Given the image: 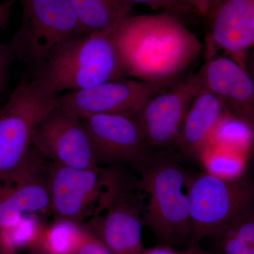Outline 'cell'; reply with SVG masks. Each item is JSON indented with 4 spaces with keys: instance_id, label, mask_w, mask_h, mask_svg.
Instances as JSON below:
<instances>
[{
    "instance_id": "cell-1",
    "label": "cell",
    "mask_w": 254,
    "mask_h": 254,
    "mask_svg": "<svg viewBox=\"0 0 254 254\" xmlns=\"http://www.w3.org/2000/svg\"><path fill=\"white\" fill-rule=\"evenodd\" d=\"M124 74L170 86L202 51L198 38L177 15L127 17L110 34Z\"/></svg>"
},
{
    "instance_id": "cell-2",
    "label": "cell",
    "mask_w": 254,
    "mask_h": 254,
    "mask_svg": "<svg viewBox=\"0 0 254 254\" xmlns=\"http://www.w3.org/2000/svg\"><path fill=\"white\" fill-rule=\"evenodd\" d=\"M57 93L32 78L20 82L0 107V183L36 171L33 138L37 127L57 108Z\"/></svg>"
},
{
    "instance_id": "cell-3",
    "label": "cell",
    "mask_w": 254,
    "mask_h": 254,
    "mask_svg": "<svg viewBox=\"0 0 254 254\" xmlns=\"http://www.w3.org/2000/svg\"><path fill=\"white\" fill-rule=\"evenodd\" d=\"M138 187L148 198L143 212L144 226L160 245L180 246L190 236V175L175 160L152 153L139 169Z\"/></svg>"
},
{
    "instance_id": "cell-4",
    "label": "cell",
    "mask_w": 254,
    "mask_h": 254,
    "mask_svg": "<svg viewBox=\"0 0 254 254\" xmlns=\"http://www.w3.org/2000/svg\"><path fill=\"white\" fill-rule=\"evenodd\" d=\"M111 33H91L66 42L33 68V79L57 94L119 79L124 73Z\"/></svg>"
},
{
    "instance_id": "cell-5",
    "label": "cell",
    "mask_w": 254,
    "mask_h": 254,
    "mask_svg": "<svg viewBox=\"0 0 254 254\" xmlns=\"http://www.w3.org/2000/svg\"><path fill=\"white\" fill-rule=\"evenodd\" d=\"M142 193L118 169H107L103 193L91 218L81 222L115 254H142L144 227Z\"/></svg>"
},
{
    "instance_id": "cell-6",
    "label": "cell",
    "mask_w": 254,
    "mask_h": 254,
    "mask_svg": "<svg viewBox=\"0 0 254 254\" xmlns=\"http://www.w3.org/2000/svg\"><path fill=\"white\" fill-rule=\"evenodd\" d=\"M187 193L191 245H198L203 237H218L254 213V186L241 177L222 179L207 173L190 175Z\"/></svg>"
},
{
    "instance_id": "cell-7",
    "label": "cell",
    "mask_w": 254,
    "mask_h": 254,
    "mask_svg": "<svg viewBox=\"0 0 254 254\" xmlns=\"http://www.w3.org/2000/svg\"><path fill=\"white\" fill-rule=\"evenodd\" d=\"M22 23L8 44L16 60L33 68L58 48L86 36L70 0H20Z\"/></svg>"
},
{
    "instance_id": "cell-8",
    "label": "cell",
    "mask_w": 254,
    "mask_h": 254,
    "mask_svg": "<svg viewBox=\"0 0 254 254\" xmlns=\"http://www.w3.org/2000/svg\"><path fill=\"white\" fill-rule=\"evenodd\" d=\"M169 86L138 79L113 80L58 96L57 108L80 119L95 115L132 117Z\"/></svg>"
},
{
    "instance_id": "cell-9",
    "label": "cell",
    "mask_w": 254,
    "mask_h": 254,
    "mask_svg": "<svg viewBox=\"0 0 254 254\" xmlns=\"http://www.w3.org/2000/svg\"><path fill=\"white\" fill-rule=\"evenodd\" d=\"M203 89L200 71L175 81L150 98L133 115L151 148L178 144L179 137L189 108Z\"/></svg>"
},
{
    "instance_id": "cell-10",
    "label": "cell",
    "mask_w": 254,
    "mask_h": 254,
    "mask_svg": "<svg viewBox=\"0 0 254 254\" xmlns=\"http://www.w3.org/2000/svg\"><path fill=\"white\" fill-rule=\"evenodd\" d=\"M46 170L50 210L55 219L83 222L101 196L107 169H78L52 163Z\"/></svg>"
},
{
    "instance_id": "cell-11",
    "label": "cell",
    "mask_w": 254,
    "mask_h": 254,
    "mask_svg": "<svg viewBox=\"0 0 254 254\" xmlns=\"http://www.w3.org/2000/svg\"><path fill=\"white\" fill-rule=\"evenodd\" d=\"M81 120L91 138L98 166L128 165L139 170L153 153L133 117L95 115Z\"/></svg>"
},
{
    "instance_id": "cell-12",
    "label": "cell",
    "mask_w": 254,
    "mask_h": 254,
    "mask_svg": "<svg viewBox=\"0 0 254 254\" xmlns=\"http://www.w3.org/2000/svg\"><path fill=\"white\" fill-rule=\"evenodd\" d=\"M33 148L52 163L78 169L98 168L91 138L81 119L53 110L37 127Z\"/></svg>"
},
{
    "instance_id": "cell-13",
    "label": "cell",
    "mask_w": 254,
    "mask_h": 254,
    "mask_svg": "<svg viewBox=\"0 0 254 254\" xmlns=\"http://www.w3.org/2000/svg\"><path fill=\"white\" fill-rule=\"evenodd\" d=\"M205 18L212 53L223 50L245 68L254 47V0H214Z\"/></svg>"
},
{
    "instance_id": "cell-14",
    "label": "cell",
    "mask_w": 254,
    "mask_h": 254,
    "mask_svg": "<svg viewBox=\"0 0 254 254\" xmlns=\"http://www.w3.org/2000/svg\"><path fill=\"white\" fill-rule=\"evenodd\" d=\"M200 71L203 88L218 97L230 115L254 128V82L247 69L220 56L209 58Z\"/></svg>"
},
{
    "instance_id": "cell-15",
    "label": "cell",
    "mask_w": 254,
    "mask_h": 254,
    "mask_svg": "<svg viewBox=\"0 0 254 254\" xmlns=\"http://www.w3.org/2000/svg\"><path fill=\"white\" fill-rule=\"evenodd\" d=\"M227 113L218 97L203 88L189 108L177 145L185 154L200 156L215 128Z\"/></svg>"
},
{
    "instance_id": "cell-16",
    "label": "cell",
    "mask_w": 254,
    "mask_h": 254,
    "mask_svg": "<svg viewBox=\"0 0 254 254\" xmlns=\"http://www.w3.org/2000/svg\"><path fill=\"white\" fill-rule=\"evenodd\" d=\"M47 210L50 200L46 182L36 172L0 187V230L13 226L27 213Z\"/></svg>"
},
{
    "instance_id": "cell-17",
    "label": "cell",
    "mask_w": 254,
    "mask_h": 254,
    "mask_svg": "<svg viewBox=\"0 0 254 254\" xmlns=\"http://www.w3.org/2000/svg\"><path fill=\"white\" fill-rule=\"evenodd\" d=\"M87 34L113 33L133 5L125 0H70Z\"/></svg>"
},
{
    "instance_id": "cell-18",
    "label": "cell",
    "mask_w": 254,
    "mask_h": 254,
    "mask_svg": "<svg viewBox=\"0 0 254 254\" xmlns=\"http://www.w3.org/2000/svg\"><path fill=\"white\" fill-rule=\"evenodd\" d=\"M88 235L81 222L55 219L45 227L41 241L50 254H76Z\"/></svg>"
},
{
    "instance_id": "cell-19",
    "label": "cell",
    "mask_w": 254,
    "mask_h": 254,
    "mask_svg": "<svg viewBox=\"0 0 254 254\" xmlns=\"http://www.w3.org/2000/svg\"><path fill=\"white\" fill-rule=\"evenodd\" d=\"M245 155L240 150L209 144L200 157L207 173L222 179H236L245 170Z\"/></svg>"
},
{
    "instance_id": "cell-20",
    "label": "cell",
    "mask_w": 254,
    "mask_h": 254,
    "mask_svg": "<svg viewBox=\"0 0 254 254\" xmlns=\"http://www.w3.org/2000/svg\"><path fill=\"white\" fill-rule=\"evenodd\" d=\"M254 140V128L243 120L227 113L219 123L209 144L246 152Z\"/></svg>"
},
{
    "instance_id": "cell-21",
    "label": "cell",
    "mask_w": 254,
    "mask_h": 254,
    "mask_svg": "<svg viewBox=\"0 0 254 254\" xmlns=\"http://www.w3.org/2000/svg\"><path fill=\"white\" fill-rule=\"evenodd\" d=\"M218 237L224 254H254V213L235 222Z\"/></svg>"
},
{
    "instance_id": "cell-22",
    "label": "cell",
    "mask_w": 254,
    "mask_h": 254,
    "mask_svg": "<svg viewBox=\"0 0 254 254\" xmlns=\"http://www.w3.org/2000/svg\"><path fill=\"white\" fill-rule=\"evenodd\" d=\"M45 227L38 219L25 215L13 226L0 230V235L17 251L41 240Z\"/></svg>"
},
{
    "instance_id": "cell-23",
    "label": "cell",
    "mask_w": 254,
    "mask_h": 254,
    "mask_svg": "<svg viewBox=\"0 0 254 254\" xmlns=\"http://www.w3.org/2000/svg\"><path fill=\"white\" fill-rule=\"evenodd\" d=\"M130 4H143L149 6L150 9L169 12L177 15L185 14L191 11L183 0H125ZM193 11V10H192Z\"/></svg>"
},
{
    "instance_id": "cell-24",
    "label": "cell",
    "mask_w": 254,
    "mask_h": 254,
    "mask_svg": "<svg viewBox=\"0 0 254 254\" xmlns=\"http://www.w3.org/2000/svg\"><path fill=\"white\" fill-rule=\"evenodd\" d=\"M16 60L14 52L9 44L0 42V96L7 88L10 71Z\"/></svg>"
},
{
    "instance_id": "cell-25",
    "label": "cell",
    "mask_w": 254,
    "mask_h": 254,
    "mask_svg": "<svg viewBox=\"0 0 254 254\" xmlns=\"http://www.w3.org/2000/svg\"><path fill=\"white\" fill-rule=\"evenodd\" d=\"M142 254H213L204 250L198 245H191L186 250H177L170 245H160L149 249H144Z\"/></svg>"
},
{
    "instance_id": "cell-26",
    "label": "cell",
    "mask_w": 254,
    "mask_h": 254,
    "mask_svg": "<svg viewBox=\"0 0 254 254\" xmlns=\"http://www.w3.org/2000/svg\"><path fill=\"white\" fill-rule=\"evenodd\" d=\"M76 254H115L98 238L88 232V236Z\"/></svg>"
},
{
    "instance_id": "cell-27",
    "label": "cell",
    "mask_w": 254,
    "mask_h": 254,
    "mask_svg": "<svg viewBox=\"0 0 254 254\" xmlns=\"http://www.w3.org/2000/svg\"><path fill=\"white\" fill-rule=\"evenodd\" d=\"M184 2L190 9L205 17L214 0H183Z\"/></svg>"
},
{
    "instance_id": "cell-28",
    "label": "cell",
    "mask_w": 254,
    "mask_h": 254,
    "mask_svg": "<svg viewBox=\"0 0 254 254\" xmlns=\"http://www.w3.org/2000/svg\"><path fill=\"white\" fill-rule=\"evenodd\" d=\"M14 2V0L0 2V30L4 31L7 28L11 16V6Z\"/></svg>"
},
{
    "instance_id": "cell-29",
    "label": "cell",
    "mask_w": 254,
    "mask_h": 254,
    "mask_svg": "<svg viewBox=\"0 0 254 254\" xmlns=\"http://www.w3.org/2000/svg\"><path fill=\"white\" fill-rule=\"evenodd\" d=\"M245 68L254 82V47L249 51L247 55Z\"/></svg>"
},
{
    "instance_id": "cell-30",
    "label": "cell",
    "mask_w": 254,
    "mask_h": 254,
    "mask_svg": "<svg viewBox=\"0 0 254 254\" xmlns=\"http://www.w3.org/2000/svg\"><path fill=\"white\" fill-rule=\"evenodd\" d=\"M28 249V254H50L42 244L41 240L32 244Z\"/></svg>"
},
{
    "instance_id": "cell-31",
    "label": "cell",
    "mask_w": 254,
    "mask_h": 254,
    "mask_svg": "<svg viewBox=\"0 0 254 254\" xmlns=\"http://www.w3.org/2000/svg\"><path fill=\"white\" fill-rule=\"evenodd\" d=\"M0 254H16V250L0 236Z\"/></svg>"
},
{
    "instance_id": "cell-32",
    "label": "cell",
    "mask_w": 254,
    "mask_h": 254,
    "mask_svg": "<svg viewBox=\"0 0 254 254\" xmlns=\"http://www.w3.org/2000/svg\"><path fill=\"white\" fill-rule=\"evenodd\" d=\"M0 107H1V106H0Z\"/></svg>"
}]
</instances>
